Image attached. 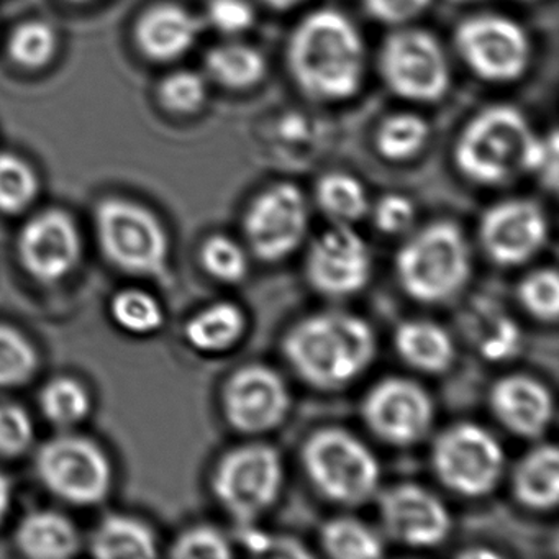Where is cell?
<instances>
[{"instance_id": "1", "label": "cell", "mask_w": 559, "mask_h": 559, "mask_svg": "<svg viewBox=\"0 0 559 559\" xmlns=\"http://www.w3.org/2000/svg\"><path fill=\"white\" fill-rule=\"evenodd\" d=\"M286 64L304 96L316 103H343L365 84V38L342 11L317 9L290 32Z\"/></svg>"}, {"instance_id": "2", "label": "cell", "mask_w": 559, "mask_h": 559, "mask_svg": "<svg viewBox=\"0 0 559 559\" xmlns=\"http://www.w3.org/2000/svg\"><path fill=\"white\" fill-rule=\"evenodd\" d=\"M283 355L297 378L310 388L343 391L371 368L378 356V336L358 313L320 310L287 330Z\"/></svg>"}, {"instance_id": "3", "label": "cell", "mask_w": 559, "mask_h": 559, "mask_svg": "<svg viewBox=\"0 0 559 559\" xmlns=\"http://www.w3.org/2000/svg\"><path fill=\"white\" fill-rule=\"evenodd\" d=\"M542 135L522 110L496 104L479 110L463 127L453 146V163L466 181L483 188L507 185L533 175Z\"/></svg>"}, {"instance_id": "4", "label": "cell", "mask_w": 559, "mask_h": 559, "mask_svg": "<svg viewBox=\"0 0 559 559\" xmlns=\"http://www.w3.org/2000/svg\"><path fill=\"white\" fill-rule=\"evenodd\" d=\"M394 270L399 286L415 302H451L473 276L469 241L456 222H431L402 243Z\"/></svg>"}, {"instance_id": "5", "label": "cell", "mask_w": 559, "mask_h": 559, "mask_svg": "<svg viewBox=\"0 0 559 559\" xmlns=\"http://www.w3.org/2000/svg\"><path fill=\"white\" fill-rule=\"evenodd\" d=\"M300 463L310 486L335 506L359 507L381 490L374 451L343 427L312 431L300 448Z\"/></svg>"}, {"instance_id": "6", "label": "cell", "mask_w": 559, "mask_h": 559, "mask_svg": "<svg viewBox=\"0 0 559 559\" xmlns=\"http://www.w3.org/2000/svg\"><path fill=\"white\" fill-rule=\"evenodd\" d=\"M286 467L280 451L261 441L227 451L212 474V490L238 526L257 525L283 493Z\"/></svg>"}, {"instance_id": "7", "label": "cell", "mask_w": 559, "mask_h": 559, "mask_svg": "<svg viewBox=\"0 0 559 559\" xmlns=\"http://www.w3.org/2000/svg\"><path fill=\"white\" fill-rule=\"evenodd\" d=\"M96 231L104 257L117 270L168 277V235L148 209L126 199H106L96 209Z\"/></svg>"}, {"instance_id": "8", "label": "cell", "mask_w": 559, "mask_h": 559, "mask_svg": "<svg viewBox=\"0 0 559 559\" xmlns=\"http://www.w3.org/2000/svg\"><path fill=\"white\" fill-rule=\"evenodd\" d=\"M430 463L448 490L466 499H480L499 487L506 474V451L483 425L460 421L435 438Z\"/></svg>"}, {"instance_id": "9", "label": "cell", "mask_w": 559, "mask_h": 559, "mask_svg": "<svg viewBox=\"0 0 559 559\" xmlns=\"http://www.w3.org/2000/svg\"><path fill=\"white\" fill-rule=\"evenodd\" d=\"M378 68L388 90L411 103H438L451 87L450 58L424 28H395L382 41Z\"/></svg>"}, {"instance_id": "10", "label": "cell", "mask_w": 559, "mask_h": 559, "mask_svg": "<svg viewBox=\"0 0 559 559\" xmlns=\"http://www.w3.org/2000/svg\"><path fill=\"white\" fill-rule=\"evenodd\" d=\"M453 41L464 67L486 83H515L532 64L528 32L503 14L484 12L464 19L454 31Z\"/></svg>"}, {"instance_id": "11", "label": "cell", "mask_w": 559, "mask_h": 559, "mask_svg": "<svg viewBox=\"0 0 559 559\" xmlns=\"http://www.w3.org/2000/svg\"><path fill=\"white\" fill-rule=\"evenodd\" d=\"M309 227V201L293 182L267 186L243 215L248 250L263 263H281L293 257L306 241Z\"/></svg>"}, {"instance_id": "12", "label": "cell", "mask_w": 559, "mask_h": 559, "mask_svg": "<svg viewBox=\"0 0 559 559\" xmlns=\"http://www.w3.org/2000/svg\"><path fill=\"white\" fill-rule=\"evenodd\" d=\"M37 473L47 489L74 506H96L112 487L109 457L80 435H60L47 441L37 454Z\"/></svg>"}, {"instance_id": "13", "label": "cell", "mask_w": 559, "mask_h": 559, "mask_svg": "<svg viewBox=\"0 0 559 559\" xmlns=\"http://www.w3.org/2000/svg\"><path fill=\"white\" fill-rule=\"evenodd\" d=\"M361 418L382 443L407 448L430 435L437 408L430 392L420 382L391 376L366 392L361 401Z\"/></svg>"}, {"instance_id": "14", "label": "cell", "mask_w": 559, "mask_h": 559, "mask_svg": "<svg viewBox=\"0 0 559 559\" xmlns=\"http://www.w3.org/2000/svg\"><path fill=\"white\" fill-rule=\"evenodd\" d=\"M374 273V257L368 241L353 225L332 224L313 238L304 261L307 284L326 299L358 296Z\"/></svg>"}, {"instance_id": "15", "label": "cell", "mask_w": 559, "mask_h": 559, "mask_svg": "<svg viewBox=\"0 0 559 559\" xmlns=\"http://www.w3.org/2000/svg\"><path fill=\"white\" fill-rule=\"evenodd\" d=\"M293 395L286 379L261 362L241 366L228 376L222 391L225 420L237 433L260 437L286 421Z\"/></svg>"}, {"instance_id": "16", "label": "cell", "mask_w": 559, "mask_h": 559, "mask_svg": "<svg viewBox=\"0 0 559 559\" xmlns=\"http://www.w3.org/2000/svg\"><path fill=\"white\" fill-rule=\"evenodd\" d=\"M477 235L487 260L500 267L523 266L548 243V215L532 199H503L484 212Z\"/></svg>"}, {"instance_id": "17", "label": "cell", "mask_w": 559, "mask_h": 559, "mask_svg": "<svg viewBox=\"0 0 559 559\" xmlns=\"http://www.w3.org/2000/svg\"><path fill=\"white\" fill-rule=\"evenodd\" d=\"M382 532L407 548H437L447 542L453 519L447 503L417 483H399L378 492Z\"/></svg>"}, {"instance_id": "18", "label": "cell", "mask_w": 559, "mask_h": 559, "mask_svg": "<svg viewBox=\"0 0 559 559\" xmlns=\"http://www.w3.org/2000/svg\"><path fill=\"white\" fill-rule=\"evenodd\" d=\"M22 266L38 283L53 284L70 276L80 263L81 237L73 218L63 211L41 212L19 235Z\"/></svg>"}, {"instance_id": "19", "label": "cell", "mask_w": 559, "mask_h": 559, "mask_svg": "<svg viewBox=\"0 0 559 559\" xmlns=\"http://www.w3.org/2000/svg\"><path fill=\"white\" fill-rule=\"evenodd\" d=\"M493 418L510 433L539 440L555 420V397L548 385L530 374H507L489 391Z\"/></svg>"}, {"instance_id": "20", "label": "cell", "mask_w": 559, "mask_h": 559, "mask_svg": "<svg viewBox=\"0 0 559 559\" xmlns=\"http://www.w3.org/2000/svg\"><path fill=\"white\" fill-rule=\"evenodd\" d=\"M202 22L182 5L159 4L140 15L135 44L153 61H175L194 48Z\"/></svg>"}, {"instance_id": "21", "label": "cell", "mask_w": 559, "mask_h": 559, "mask_svg": "<svg viewBox=\"0 0 559 559\" xmlns=\"http://www.w3.org/2000/svg\"><path fill=\"white\" fill-rule=\"evenodd\" d=\"M461 329L487 361L502 362L522 349V329L497 300L477 297L464 309Z\"/></svg>"}, {"instance_id": "22", "label": "cell", "mask_w": 559, "mask_h": 559, "mask_svg": "<svg viewBox=\"0 0 559 559\" xmlns=\"http://www.w3.org/2000/svg\"><path fill=\"white\" fill-rule=\"evenodd\" d=\"M513 499L532 512H551L559 502V453L556 444L538 443L523 454L510 477Z\"/></svg>"}, {"instance_id": "23", "label": "cell", "mask_w": 559, "mask_h": 559, "mask_svg": "<svg viewBox=\"0 0 559 559\" xmlns=\"http://www.w3.org/2000/svg\"><path fill=\"white\" fill-rule=\"evenodd\" d=\"M399 358L421 374L450 371L456 359V346L447 329L433 320L411 319L399 323L394 332Z\"/></svg>"}, {"instance_id": "24", "label": "cell", "mask_w": 559, "mask_h": 559, "mask_svg": "<svg viewBox=\"0 0 559 559\" xmlns=\"http://www.w3.org/2000/svg\"><path fill=\"white\" fill-rule=\"evenodd\" d=\"M248 332L247 312L238 304L221 300L199 310L185 326V336L195 352L222 355L240 345Z\"/></svg>"}, {"instance_id": "25", "label": "cell", "mask_w": 559, "mask_h": 559, "mask_svg": "<svg viewBox=\"0 0 559 559\" xmlns=\"http://www.w3.org/2000/svg\"><path fill=\"white\" fill-rule=\"evenodd\" d=\"M15 539L19 549L35 559L70 558L80 548L76 526L53 510H38L25 516Z\"/></svg>"}, {"instance_id": "26", "label": "cell", "mask_w": 559, "mask_h": 559, "mask_svg": "<svg viewBox=\"0 0 559 559\" xmlns=\"http://www.w3.org/2000/svg\"><path fill=\"white\" fill-rule=\"evenodd\" d=\"M205 73L228 91H248L263 83L267 61L253 45L230 40L215 45L205 55Z\"/></svg>"}, {"instance_id": "27", "label": "cell", "mask_w": 559, "mask_h": 559, "mask_svg": "<svg viewBox=\"0 0 559 559\" xmlns=\"http://www.w3.org/2000/svg\"><path fill=\"white\" fill-rule=\"evenodd\" d=\"M91 551L103 559H146L158 555V545L146 523L133 516L110 515L91 536Z\"/></svg>"}, {"instance_id": "28", "label": "cell", "mask_w": 559, "mask_h": 559, "mask_svg": "<svg viewBox=\"0 0 559 559\" xmlns=\"http://www.w3.org/2000/svg\"><path fill=\"white\" fill-rule=\"evenodd\" d=\"M313 198L317 207L332 224H358L371 209L365 182L346 171H330L320 176Z\"/></svg>"}, {"instance_id": "29", "label": "cell", "mask_w": 559, "mask_h": 559, "mask_svg": "<svg viewBox=\"0 0 559 559\" xmlns=\"http://www.w3.org/2000/svg\"><path fill=\"white\" fill-rule=\"evenodd\" d=\"M320 546L335 559H376L384 556V538L356 516H333L320 530Z\"/></svg>"}, {"instance_id": "30", "label": "cell", "mask_w": 559, "mask_h": 559, "mask_svg": "<svg viewBox=\"0 0 559 559\" xmlns=\"http://www.w3.org/2000/svg\"><path fill=\"white\" fill-rule=\"evenodd\" d=\"M430 140V126L414 112H395L376 127L374 148L389 163H407L417 158Z\"/></svg>"}, {"instance_id": "31", "label": "cell", "mask_w": 559, "mask_h": 559, "mask_svg": "<svg viewBox=\"0 0 559 559\" xmlns=\"http://www.w3.org/2000/svg\"><path fill=\"white\" fill-rule=\"evenodd\" d=\"M40 408L51 424L70 428L90 415L91 397L76 379L57 378L41 389Z\"/></svg>"}, {"instance_id": "32", "label": "cell", "mask_w": 559, "mask_h": 559, "mask_svg": "<svg viewBox=\"0 0 559 559\" xmlns=\"http://www.w3.org/2000/svg\"><path fill=\"white\" fill-rule=\"evenodd\" d=\"M110 316L123 332L139 336L152 335L165 323V312L158 300L140 289L117 294L110 304Z\"/></svg>"}, {"instance_id": "33", "label": "cell", "mask_w": 559, "mask_h": 559, "mask_svg": "<svg viewBox=\"0 0 559 559\" xmlns=\"http://www.w3.org/2000/svg\"><path fill=\"white\" fill-rule=\"evenodd\" d=\"M201 264L217 283H243L250 273V257L243 245L227 235H212L201 248Z\"/></svg>"}, {"instance_id": "34", "label": "cell", "mask_w": 559, "mask_h": 559, "mask_svg": "<svg viewBox=\"0 0 559 559\" xmlns=\"http://www.w3.org/2000/svg\"><path fill=\"white\" fill-rule=\"evenodd\" d=\"M35 169L14 153H0V214H21L38 194Z\"/></svg>"}, {"instance_id": "35", "label": "cell", "mask_w": 559, "mask_h": 559, "mask_svg": "<svg viewBox=\"0 0 559 559\" xmlns=\"http://www.w3.org/2000/svg\"><path fill=\"white\" fill-rule=\"evenodd\" d=\"M57 50V31L44 21L24 22L9 38V55L25 70L47 67Z\"/></svg>"}, {"instance_id": "36", "label": "cell", "mask_w": 559, "mask_h": 559, "mask_svg": "<svg viewBox=\"0 0 559 559\" xmlns=\"http://www.w3.org/2000/svg\"><path fill=\"white\" fill-rule=\"evenodd\" d=\"M516 297L532 319L555 323L559 316V277L555 267H538L525 274L516 287Z\"/></svg>"}, {"instance_id": "37", "label": "cell", "mask_w": 559, "mask_h": 559, "mask_svg": "<svg viewBox=\"0 0 559 559\" xmlns=\"http://www.w3.org/2000/svg\"><path fill=\"white\" fill-rule=\"evenodd\" d=\"M34 345L14 326L0 323V389L19 388L37 371Z\"/></svg>"}, {"instance_id": "38", "label": "cell", "mask_w": 559, "mask_h": 559, "mask_svg": "<svg viewBox=\"0 0 559 559\" xmlns=\"http://www.w3.org/2000/svg\"><path fill=\"white\" fill-rule=\"evenodd\" d=\"M207 81L198 71L179 70L159 83V104L178 116L198 114L207 103Z\"/></svg>"}, {"instance_id": "39", "label": "cell", "mask_w": 559, "mask_h": 559, "mask_svg": "<svg viewBox=\"0 0 559 559\" xmlns=\"http://www.w3.org/2000/svg\"><path fill=\"white\" fill-rule=\"evenodd\" d=\"M171 556L179 559H225L234 556V546L221 530L199 525L176 539Z\"/></svg>"}, {"instance_id": "40", "label": "cell", "mask_w": 559, "mask_h": 559, "mask_svg": "<svg viewBox=\"0 0 559 559\" xmlns=\"http://www.w3.org/2000/svg\"><path fill=\"white\" fill-rule=\"evenodd\" d=\"M372 224L389 237H401L414 228L417 221V207L408 195L389 192L371 205Z\"/></svg>"}, {"instance_id": "41", "label": "cell", "mask_w": 559, "mask_h": 559, "mask_svg": "<svg viewBox=\"0 0 559 559\" xmlns=\"http://www.w3.org/2000/svg\"><path fill=\"white\" fill-rule=\"evenodd\" d=\"M34 440L31 415L12 402H0V456H19Z\"/></svg>"}, {"instance_id": "42", "label": "cell", "mask_w": 559, "mask_h": 559, "mask_svg": "<svg viewBox=\"0 0 559 559\" xmlns=\"http://www.w3.org/2000/svg\"><path fill=\"white\" fill-rule=\"evenodd\" d=\"M205 21L218 34L238 37L253 28L257 14L248 0H209Z\"/></svg>"}, {"instance_id": "43", "label": "cell", "mask_w": 559, "mask_h": 559, "mask_svg": "<svg viewBox=\"0 0 559 559\" xmlns=\"http://www.w3.org/2000/svg\"><path fill=\"white\" fill-rule=\"evenodd\" d=\"M433 0H362L366 14L379 24L405 27L430 9Z\"/></svg>"}, {"instance_id": "44", "label": "cell", "mask_w": 559, "mask_h": 559, "mask_svg": "<svg viewBox=\"0 0 559 559\" xmlns=\"http://www.w3.org/2000/svg\"><path fill=\"white\" fill-rule=\"evenodd\" d=\"M243 539L245 548L250 549L257 556H306L307 551L300 549V545L293 539H277L266 532L254 528V525L238 526Z\"/></svg>"}, {"instance_id": "45", "label": "cell", "mask_w": 559, "mask_h": 559, "mask_svg": "<svg viewBox=\"0 0 559 559\" xmlns=\"http://www.w3.org/2000/svg\"><path fill=\"white\" fill-rule=\"evenodd\" d=\"M558 132L555 129L542 136V150L536 162L533 176L549 191L558 188L559 178V145Z\"/></svg>"}, {"instance_id": "46", "label": "cell", "mask_w": 559, "mask_h": 559, "mask_svg": "<svg viewBox=\"0 0 559 559\" xmlns=\"http://www.w3.org/2000/svg\"><path fill=\"white\" fill-rule=\"evenodd\" d=\"M11 483H9L8 476L4 473H0V522L4 520L9 509H11Z\"/></svg>"}, {"instance_id": "47", "label": "cell", "mask_w": 559, "mask_h": 559, "mask_svg": "<svg viewBox=\"0 0 559 559\" xmlns=\"http://www.w3.org/2000/svg\"><path fill=\"white\" fill-rule=\"evenodd\" d=\"M260 2L266 5V8L273 9V11L287 12L299 8L306 0H260Z\"/></svg>"}, {"instance_id": "48", "label": "cell", "mask_w": 559, "mask_h": 559, "mask_svg": "<svg viewBox=\"0 0 559 559\" xmlns=\"http://www.w3.org/2000/svg\"><path fill=\"white\" fill-rule=\"evenodd\" d=\"M70 2H74V4H87V2H93V0H70Z\"/></svg>"}, {"instance_id": "49", "label": "cell", "mask_w": 559, "mask_h": 559, "mask_svg": "<svg viewBox=\"0 0 559 559\" xmlns=\"http://www.w3.org/2000/svg\"><path fill=\"white\" fill-rule=\"evenodd\" d=\"M528 2H532V0H528Z\"/></svg>"}]
</instances>
